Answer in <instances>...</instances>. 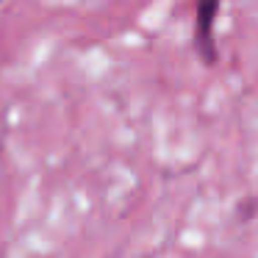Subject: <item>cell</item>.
Listing matches in <instances>:
<instances>
[{"label":"cell","mask_w":258,"mask_h":258,"mask_svg":"<svg viewBox=\"0 0 258 258\" xmlns=\"http://www.w3.org/2000/svg\"><path fill=\"white\" fill-rule=\"evenodd\" d=\"M219 9H222L219 3H200V6L195 9V14H197L195 50H197V56H200L206 64H217V58H219L217 45H214V23H217Z\"/></svg>","instance_id":"obj_1"}]
</instances>
